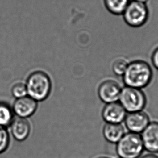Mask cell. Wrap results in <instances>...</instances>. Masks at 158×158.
Listing matches in <instances>:
<instances>
[{
    "label": "cell",
    "instance_id": "obj_5",
    "mask_svg": "<svg viewBox=\"0 0 158 158\" xmlns=\"http://www.w3.org/2000/svg\"><path fill=\"white\" fill-rule=\"evenodd\" d=\"M122 15L128 26L139 28L147 23L149 18V9L146 3L130 1Z\"/></svg>",
    "mask_w": 158,
    "mask_h": 158
},
{
    "label": "cell",
    "instance_id": "obj_17",
    "mask_svg": "<svg viewBox=\"0 0 158 158\" xmlns=\"http://www.w3.org/2000/svg\"><path fill=\"white\" fill-rule=\"evenodd\" d=\"M11 92L13 96L16 99H19L28 95L26 85L21 82L14 85L11 88Z\"/></svg>",
    "mask_w": 158,
    "mask_h": 158
},
{
    "label": "cell",
    "instance_id": "obj_16",
    "mask_svg": "<svg viewBox=\"0 0 158 158\" xmlns=\"http://www.w3.org/2000/svg\"><path fill=\"white\" fill-rule=\"evenodd\" d=\"M10 137L6 128L0 126V154L2 153L9 147Z\"/></svg>",
    "mask_w": 158,
    "mask_h": 158
},
{
    "label": "cell",
    "instance_id": "obj_9",
    "mask_svg": "<svg viewBox=\"0 0 158 158\" xmlns=\"http://www.w3.org/2000/svg\"><path fill=\"white\" fill-rule=\"evenodd\" d=\"M144 149L150 153H158V121H151L140 134Z\"/></svg>",
    "mask_w": 158,
    "mask_h": 158
},
{
    "label": "cell",
    "instance_id": "obj_21",
    "mask_svg": "<svg viewBox=\"0 0 158 158\" xmlns=\"http://www.w3.org/2000/svg\"><path fill=\"white\" fill-rule=\"evenodd\" d=\"M97 158H112L111 157H110V156H98V157H97Z\"/></svg>",
    "mask_w": 158,
    "mask_h": 158
},
{
    "label": "cell",
    "instance_id": "obj_3",
    "mask_svg": "<svg viewBox=\"0 0 158 158\" xmlns=\"http://www.w3.org/2000/svg\"><path fill=\"white\" fill-rule=\"evenodd\" d=\"M116 154L119 158H139L145 151L140 134L126 133L116 144Z\"/></svg>",
    "mask_w": 158,
    "mask_h": 158
},
{
    "label": "cell",
    "instance_id": "obj_11",
    "mask_svg": "<svg viewBox=\"0 0 158 158\" xmlns=\"http://www.w3.org/2000/svg\"><path fill=\"white\" fill-rule=\"evenodd\" d=\"M125 133V127L122 123H106L102 128L103 138L112 144H116Z\"/></svg>",
    "mask_w": 158,
    "mask_h": 158
},
{
    "label": "cell",
    "instance_id": "obj_1",
    "mask_svg": "<svg viewBox=\"0 0 158 158\" xmlns=\"http://www.w3.org/2000/svg\"><path fill=\"white\" fill-rule=\"evenodd\" d=\"M153 77L150 64L143 60H136L130 62L122 77L125 86L143 89L151 83Z\"/></svg>",
    "mask_w": 158,
    "mask_h": 158
},
{
    "label": "cell",
    "instance_id": "obj_4",
    "mask_svg": "<svg viewBox=\"0 0 158 158\" xmlns=\"http://www.w3.org/2000/svg\"><path fill=\"white\" fill-rule=\"evenodd\" d=\"M118 102L127 113H132L143 110L147 99L143 89L125 86L121 89Z\"/></svg>",
    "mask_w": 158,
    "mask_h": 158
},
{
    "label": "cell",
    "instance_id": "obj_19",
    "mask_svg": "<svg viewBox=\"0 0 158 158\" xmlns=\"http://www.w3.org/2000/svg\"><path fill=\"white\" fill-rule=\"evenodd\" d=\"M139 158H158V156L156 154L149 153L145 154L144 156H140Z\"/></svg>",
    "mask_w": 158,
    "mask_h": 158
},
{
    "label": "cell",
    "instance_id": "obj_7",
    "mask_svg": "<svg viewBox=\"0 0 158 158\" xmlns=\"http://www.w3.org/2000/svg\"><path fill=\"white\" fill-rule=\"evenodd\" d=\"M125 127L130 132L140 134L151 122L148 114L144 110L127 113L125 120Z\"/></svg>",
    "mask_w": 158,
    "mask_h": 158
},
{
    "label": "cell",
    "instance_id": "obj_12",
    "mask_svg": "<svg viewBox=\"0 0 158 158\" xmlns=\"http://www.w3.org/2000/svg\"><path fill=\"white\" fill-rule=\"evenodd\" d=\"M10 126L12 135L18 141L26 140L31 133V124L27 118L18 117V118L14 119Z\"/></svg>",
    "mask_w": 158,
    "mask_h": 158
},
{
    "label": "cell",
    "instance_id": "obj_15",
    "mask_svg": "<svg viewBox=\"0 0 158 158\" xmlns=\"http://www.w3.org/2000/svg\"><path fill=\"white\" fill-rule=\"evenodd\" d=\"M130 61L126 57L120 56L114 60L112 64V69L114 74L123 77L127 68Z\"/></svg>",
    "mask_w": 158,
    "mask_h": 158
},
{
    "label": "cell",
    "instance_id": "obj_10",
    "mask_svg": "<svg viewBox=\"0 0 158 158\" xmlns=\"http://www.w3.org/2000/svg\"><path fill=\"white\" fill-rule=\"evenodd\" d=\"M37 105V101L27 95L16 99L12 108L14 114L19 118H27L35 113Z\"/></svg>",
    "mask_w": 158,
    "mask_h": 158
},
{
    "label": "cell",
    "instance_id": "obj_13",
    "mask_svg": "<svg viewBox=\"0 0 158 158\" xmlns=\"http://www.w3.org/2000/svg\"><path fill=\"white\" fill-rule=\"evenodd\" d=\"M130 0H103L106 8L114 15H122Z\"/></svg>",
    "mask_w": 158,
    "mask_h": 158
},
{
    "label": "cell",
    "instance_id": "obj_20",
    "mask_svg": "<svg viewBox=\"0 0 158 158\" xmlns=\"http://www.w3.org/2000/svg\"><path fill=\"white\" fill-rule=\"evenodd\" d=\"M130 1H135L138 2L143 3L146 4V3H147L149 0H130Z\"/></svg>",
    "mask_w": 158,
    "mask_h": 158
},
{
    "label": "cell",
    "instance_id": "obj_8",
    "mask_svg": "<svg viewBox=\"0 0 158 158\" xmlns=\"http://www.w3.org/2000/svg\"><path fill=\"white\" fill-rule=\"evenodd\" d=\"M127 114L120 102L107 103L101 111V117L106 123H122Z\"/></svg>",
    "mask_w": 158,
    "mask_h": 158
},
{
    "label": "cell",
    "instance_id": "obj_6",
    "mask_svg": "<svg viewBox=\"0 0 158 158\" xmlns=\"http://www.w3.org/2000/svg\"><path fill=\"white\" fill-rule=\"evenodd\" d=\"M123 87L114 79H107L103 80L98 88V95L99 99L105 104L118 102L120 98Z\"/></svg>",
    "mask_w": 158,
    "mask_h": 158
},
{
    "label": "cell",
    "instance_id": "obj_14",
    "mask_svg": "<svg viewBox=\"0 0 158 158\" xmlns=\"http://www.w3.org/2000/svg\"><path fill=\"white\" fill-rule=\"evenodd\" d=\"M13 110L9 104L0 102V126L7 127L14 120Z\"/></svg>",
    "mask_w": 158,
    "mask_h": 158
},
{
    "label": "cell",
    "instance_id": "obj_18",
    "mask_svg": "<svg viewBox=\"0 0 158 158\" xmlns=\"http://www.w3.org/2000/svg\"><path fill=\"white\" fill-rule=\"evenodd\" d=\"M151 60L153 66L158 70V46L154 49L152 53Z\"/></svg>",
    "mask_w": 158,
    "mask_h": 158
},
{
    "label": "cell",
    "instance_id": "obj_2",
    "mask_svg": "<svg viewBox=\"0 0 158 158\" xmlns=\"http://www.w3.org/2000/svg\"><path fill=\"white\" fill-rule=\"evenodd\" d=\"M25 85L28 95L37 102L46 100L51 93V79L48 75L43 71L38 70L31 73Z\"/></svg>",
    "mask_w": 158,
    "mask_h": 158
}]
</instances>
